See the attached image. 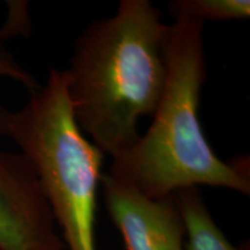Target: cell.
<instances>
[{
	"label": "cell",
	"instance_id": "cell-1",
	"mask_svg": "<svg viewBox=\"0 0 250 250\" xmlns=\"http://www.w3.org/2000/svg\"><path fill=\"white\" fill-rule=\"evenodd\" d=\"M168 24L148 0H122L112 17L88 24L74 42L67 96L80 131L103 154H123L140 138L164 92Z\"/></svg>",
	"mask_w": 250,
	"mask_h": 250
},
{
	"label": "cell",
	"instance_id": "cell-2",
	"mask_svg": "<svg viewBox=\"0 0 250 250\" xmlns=\"http://www.w3.org/2000/svg\"><path fill=\"white\" fill-rule=\"evenodd\" d=\"M165 40L167 77L153 123L132 148L112 158L108 175L152 199L198 186L250 193L249 162H225L206 140L199 121L206 67L204 22L177 15Z\"/></svg>",
	"mask_w": 250,
	"mask_h": 250
},
{
	"label": "cell",
	"instance_id": "cell-3",
	"mask_svg": "<svg viewBox=\"0 0 250 250\" xmlns=\"http://www.w3.org/2000/svg\"><path fill=\"white\" fill-rule=\"evenodd\" d=\"M66 86L65 70L51 68L45 85L12 112L7 137L35 170L68 250H96V193L104 154L77 125Z\"/></svg>",
	"mask_w": 250,
	"mask_h": 250
},
{
	"label": "cell",
	"instance_id": "cell-4",
	"mask_svg": "<svg viewBox=\"0 0 250 250\" xmlns=\"http://www.w3.org/2000/svg\"><path fill=\"white\" fill-rule=\"evenodd\" d=\"M40 180L21 152L0 151V250H64Z\"/></svg>",
	"mask_w": 250,
	"mask_h": 250
},
{
	"label": "cell",
	"instance_id": "cell-5",
	"mask_svg": "<svg viewBox=\"0 0 250 250\" xmlns=\"http://www.w3.org/2000/svg\"><path fill=\"white\" fill-rule=\"evenodd\" d=\"M103 197L127 250H184L186 225L175 196L152 199L102 174Z\"/></svg>",
	"mask_w": 250,
	"mask_h": 250
},
{
	"label": "cell",
	"instance_id": "cell-6",
	"mask_svg": "<svg viewBox=\"0 0 250 250\" xmlns=\"http://www.w3.org/2000/svg\"><path fill=\"white\" fill-rule=\"evenodd\" d=\"M174 196L186 225L184 250H241L228 241L214 223L198 188L179 190Z\"/></svg>",
	"mask_w": 250,
	"mask_h": 250
},
{
	"label": "cell",
	"instance_id": "cell-7",
	"mask_svg": "<svg viewBox=\"0 0 250 250\" xmlns=\"http://www.w3.org/2000/svg\"><path fill=\"white\" fill-rule=\"evenodd\" d=\"M170 17L190 15L205 20L226 21L250 17L249 0H176L168 4Z\"/></svg>",
	"mask_w": 250,
	"mask_h": 250
},
{
	"label": "cell",
	"instance_id": "cell-8",
	"mask_svg": "<svg viewBox=\"0 0 250 250\" xmlns=\"http://www.w3.org/2000/svg\"><path fill=\"white\" fill-rule=\"evenodd\" d=\"M0 77H7L21 83L30 94L35 93L41 88L36 78L19 64L2 41H0ZM11 116L12 112L0 104V137H7V127Z\"/></svg>",
	"mask_w": 250,
	"mask_h": 250
},
{
	"label": "cell",
	"instance_id": "cell-9",
	"mask_svg": "<svg viewBox=\"0 0 250 250\" xmlns=\"http://www.w3.org/2000/svg\"><path fill=\"white\" fill-rule=\"evenodd\" d=\"M7 19L0 28V41L5 42L11 37H29L31 34V21L26 0H8Z\"/></svg>",
	"mask_w": 250,
	"mask_h": 250
}]
</instances>
